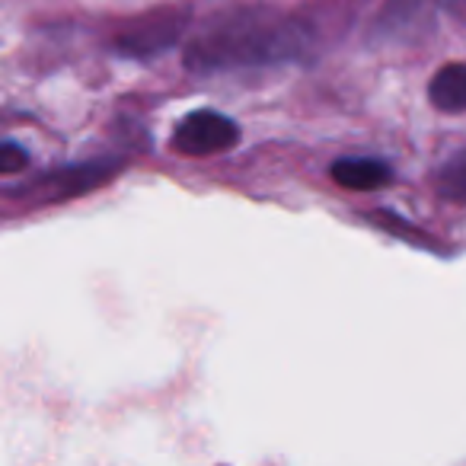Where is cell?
<instances>
[{
    "label": "cell",
    "mask_w": 466,
    "mask_h": 466,
    "mask_svg": "<svg viewBox=\"0 0 466 466\" xmlns=\"http://www.w3.org/2000/svg\"><path fill=\"white\" fill-rule=\"evenodd\" d=\"M460 0H393L390 4V10L380 16V29H412V26H421L419 20H428L431 16V7H434V14L438 10H451V7H457Z\"/></svg>",
    "instance_id": "277c9868"
},
{
    "label": "cell",
    "mask_w": 466,
    "mask_h": 466,
    "mask_svg": "<svg viewBox=\"0 0 466 466\" xmlns=\"http://www.w3.org/2000/svg\"><path fill=\"white\" fill-rule=\"evenodd\" d=\"M20 167H26V150H20L14 141H7L4 150H0V169L4 173H16Z\"/></svg>",
    "instance_id": "8992f818"
},
{
    "label": "cell",
    "mask_w": 466,
    "mask_h": 466,
    "mask_svg": "<svg viewBox=\"0 0 466 466\" xmlns=\"http://www.w3.org/2000/svg\"><path fill=\"white\" fill-rule=\"evenodd\" d=\"M438 188H441V195H447V198L466 201V150L453 157V160L438 173Z\"/></svg>",
    "instance_id": "5b68a950"
},
{
    "label": "cell",
    "mask_w": 466,
    "mask_h": 466,
    "mask_svg": "<svg viewBox=\"0 0 466 466\" xmlns=\"http://www.w3.org/2000/svg\"><path fill=\"white\" fill-rule=\"evenodd\" d=\"M329 173H332V179H336L339 186L355 188V192H370V188H380V186H387V182L393 179V173H390L387 163L364 160V157H358V160L332 163Z\"/></svg>",
    "instance_id": "7a4b0ae2"
},
{
    "label": "cell",
    "mask_w": 466,
    "mask_h": 466,
    "mask_svg": "<svg viewBox=\"0 0 466 466\" xmlns=\"http://www.w3.org/2000/svg\"><path fill=\"white\" fill-rule=\"evenodd\" d=\"M237 141H240L237 122L211 109L192 112V116L182 118L173 131V147L188 157L220 154V150H230Z\"/></svg>",
    "instance_id": "6da1fadb"
},
{
    "label": "cell",
    "mask_w": 466,
    "mask_h": 466,
    "mask_svg": "<svg viewBox=\"0 0 466 466\" xmlns=\"http://www.w3.org/2000/svg\"><path fill=\"white\" fill-rule=\"evenodd\" d=\"M428 99L441 112H466V65H447L428 84Z\"/></svg>",
    "instance_id": "3957f363"
}]
</instances>
